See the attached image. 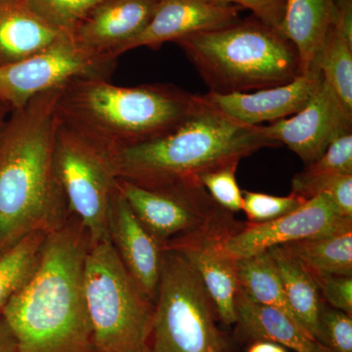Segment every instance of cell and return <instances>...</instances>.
<instances>
[{
	"mask_svg": "<svg viewBox=\"0 0 352 352\" xmlns=\"http://www.w3.org/2000/svg\"><path fill=\"white\" fill-rule=\"evenodd\" d=\"M159 0H105L69 32L85 50L113 63V51L144 30Z\"/></svg>",
	"mask_w": 352,
	"mask_h": 352,
	"instance_id": "17",
	"label": "cell"
},
{
	"mask_svg": "<svg viewBox=\"0 0 352 352\" xmlns=\"http://www.w3.org/2000/svg\"><path fill=\"white\" fill-rule=\"evenodd\" d=\"M270 147L280 144L266 138L261 126L242 124L203 97L200 107L173 131L110 157L117 178L144 188L166 190L203 185L205 173L239 164Z\"/></svg>",
	"mask_w": 352,
	"mask_h": 352,
	"instance_id": "3",
	"label": "cell"
},
{
	"mask_svg": "<svg viewBox=\"0 0 352 352\" xmlns=\"http://www.w3.org/2000/svg\"><path fill=\"white\" fill-rule=\"evenodd\" d=\"M46 233L29 234L0 252V315L18 289L27 282L38 263Z\"/></svg>",
	"mask_w": 352,
	"mask_h": 352,
	"instance_id": "25",
	"label": "cell"
},
{
	"mask_svg": "<svg viewBox=\"0 0 352 352\" xmlns=\"http://www.w3.org/2000/svg\"><path fill=\"white\" fill-rule=\"evenodd\" d=\"M261 129L270 140L288 146L307 166L320 157L336 139L351 133L352 113L323 80L300 112Z\"/></svg>",
	"mask_w": 352,
	"mask_h": 352,
	"instance_id": "13",
	"label": "cell"
},
{
	"mask_svg": "<svg viewBox=\"0 0 352 352\" xmlns=\"http://www.w3.org/2000/svg\"><path fill=\"white\" fill-rule=\"evenodd\" d=\"M244 223L236 221L226 212L200 231L171 241L163 250L182 254L197 271L214 302L220 320L226 325L236 323L235 298L239 285L237 261L224 249V241Z\"/></svg>",
	"mask_w": 352,
	"mask_h": 352,
	"instance_id": "12",
	"label": "cell"
},
{
	"mask_svg": "<svg viewBox=\"0 0 352 352\" xmlns=\"http://www.w3.org/2000/svg\"><path fill=\"white\" fill-rule=\"evenodd\" d=\"M210 91L243 94L279 87L302 75L294 44L254 15L175 41Z\"/></svg>",
	"mask_w": 352,
	"mask_h": 352,
	"instance_id": "5",
	"label": "cell"
},
{
	"mask_svg": "<svg viewBox=\"0 0 352 352\" xmlns=\"http://www.w3.org/2000/svg\"><path fill=\"white\" fill-rule=\"evenodd\" d=\"M240 6L220 0H159L144 30L113 51V61L139 47L157 50L199 32L212 31L241 19Z\"/></svg>",
	"mask_w": 352,
	"mask_h": 352,
	"instance_id": "14",
	"label": "cell"
},
{
	"mask_svg": "<svg viewBox=\"0 0 352 352\" xmlns=\"http://www.w3.org/2000/svg\"><path fill=\"white\" fill-rule=\"evenodd\" d=\"M237 280L239 289L252 302L276 308L296 320L287 302L276 263L270 251L238 259Z\"/></svg>",
	"mask_w": 352,
	"mask_h": 352,
	"instance_id": "23",
	"label": "cell"
},
{
	"mask_svg": "<svg viewBox=\"0 0 352 352\" xmlns=\"http://www.w3.org/2000/svg\"><path fill=\"white\" fill-rule=\"evenodd\" d=\"M88 245L80 223L46 233L31 276L1 314L19 352H95L83 289Z\"/></svg>",
	"mask_w": 352,
	"mask_h": 352,
	"instance_id": "1",
	"label": "cell"
},
{
	"mask_svg": "<svg viewBox=\"0 0 352 352\" xmlns=\"http://www.w3.org/2000/svg\"><path fill=\"white\" fill-rule=\"evenodd\" d=\"M203 103L173 85H113L105 76H80L60 90V122L113 155L149 142L179 126Z\"/></svg>",
	"mask_w": 352,
	"mask_h": 352,
	"instance_id": "4",
	"label": "cell"
},
{
	"mask_svg": "<svg viewBox=\"0 0 352 352\" xmlns=\"http://www.w3.org/2000/svg\"><path fill=\"white\" fill-rule=\"evenodd\" d=\"M117 188L162 249L171 241L206 228L227 212L204 185L148 189L117 178Z\"/></svg>",
	"mask_w": 352,
	"mask_h": 352,
	"instance_id": "10",
	"label": "cell"
},
{
	"mask_svg": "<svg viewBox=\"0 0 352 352\" xmlns=\"http://www.w3.org/2000/svg\"><path fill=\"white\" fill-rule=\"evenodd\" d=\"M294 193L310 199L326 194L344 217L352 219V175H333L300 178L292 180Z\"/></svg>",
	"mask_w": 352,
	"mask_h": 352,
	"instance_id": "26",
	"label": "cell"
},
{
	"mask_svg": "<svg viewBox=\"0 0 352 352\" xmlns=\"http://www.w3.org/2000/svg\"><path fill=\"white\" fill-rule=\"evenodd\" d=\"M61 87L36 95L7 120L0 138V252L59 226L68 208L55 166Z\"/></svg>",
	"mask_w": 352,
	"mask_h": 352,
	"instance_id": "2",
	"label": "cell"
},
{
	"mask_svg": "<svg viewBox=\"0 0 352 352\" xmlns=\"http://www.w3.org/2000/svg\"><path fill=\"white\" fill-rule=\"evenodd\" d=\"M238 166L239 164H229L201 176V184L212 200L232 214L240 212L243 208V192L236 179Z\"/></svg>",
	"mask_w": 352,
	"mask_h": 352,
	"instance_id": "29",
	"label": "cell"
},
{
	"mask_svg": "<svg viewBox=\"0 0 352 352\" xmlns=\"http://www.w3.org/2000/svg\"><path fill=\"white\" fill-rule=\"evenodd\" d=\"M311 275L318 285L324 302H327L331 307L352 315V276Z\"/></svg>",
	"mask_w": 352,
	"mask_h": 352,
	"instance_id": "32",
	"label": "cell"
},
{
	"mask_svg": "<svg viewBox=\"0 0 352 352\" xmlns=\"http://www.w3.org/2000/svg\"><path fill=\"white\" fill-rule=\"evenodd\" d=\"M311 274L352 276V230L281 245Z\"/></svg>",
	"mask_w": 352,
	"mask_h": 352,
	"instance_id": "22",
	"label": "cell"
},
{
	"mask_svg": "<svg viewBox=\"0 0 352 352\" xmlns=\"http://www.w3.org/2000/svg\"><path fill=\"white\" fill-rule=\"evenodd\" d=\"M352 315L324 305L318 342L329 352H352Z\"/></svg>",
	"mask_w": 352,
	"mask_h": 352,
	"instance_id": "31",
	"label": "cell"
},
{
	"mask_svg": "<svg viewBox=\"0 0 352 352\" xmlns=\"http://www.w3.org/2000/svg\"><path fill=\"white\" fill-rule=\"evenodd\" d=\"M268 251L279 270L289 310L302 327L318 340L320 315L325 305L318 285L309 271L281 245Z\"/></svg>",
	"mask_w": 352,
	"mask_h": 352,
	"instance_id": "21",
	"label": "cell"
},
{
	"mask_svg": "<svg viewBox=\"0 0 352 352\" xmlns=\"http://www.w3.org/2000/svg\"><path fill=\"white\" fill-rule=\"evenodd\" d=\"M109 235L120 261L141 291L156 300L163 249L116 190L109 212Z\"/></svg>",
	"mask_w": 352,
	"mask_h": 352,
	"instance_id": "16",
	"label": "cell"
},
{
	"mask_svg": "<svg viewBox=\"0 0 352 352\" xmlns=\"http://www.w3.org/2000/svg\"><path fill=\"white\" fill-rule=\"evenodd\" d=\"M333 175H352V132L336 139L320 157L305 166L296 176L310 178Z\"/></svg>",
	"mask_w": 352,
	"mask_h": 352,
	"instance_id": "30",
	"label": "cell"
},
{
	"mask_svg": "<svg viewBox=\"0 0 352 352\" xmlns=\"http://www.w3.org/2000/svg\"><path fill=\"white\" fill-rule=\"evenodd\" d=\"M308 199L292 192L288 196H273L259 192H243V208L248 222L266 223L302 207Z\"/></svg>",
	"mask_w": 352,
	"mask_h": 352,
	"instance_id": "28",
	"label": "cell"
},
{
	"mask_svg": "<svg viewBox=\"0 0 352 352\" xmlns=\"http://www.w3.org/2000/svg\"><path fill=\"white\" fill-rule=\"evenodd\" d=\"M322 82L321 72L314 66L293 82L279 87L243 94L208 92L203 97L228 117L248 126H258L263 122H277L300 112Z\"/></svg>",
	"mask_w": 352,
	"mask_h": 352,
	"instance_id": "15",
	"label": "cell"
},
{
	"mask_svg": "<svg viewBox=\"0 0 352 352\" xmlns=\"http://www.w3.org/2000/svg\"><path fill=\"white\" fill-rule=\"evenodd\" d=\"M83 289L95 352H146L155 303L141 291L111 240L89 244Z\"/></svg>",
	"mask_w": 352,
	"mask_h": 352,
	"instance_id": "6",
	"label": "cell"
},
{
	"mask_svg": "<svg viewBox=\"0 0 352 352\" xmlns=\"http://www.w3.org/2000/svg\"><path fill=\"white\" fill-rule=\"evenodd\" d=\"M314 66L340 103L352 113V32L333 21Z\"/></svg>",
	"mask_w": 352,
	"mask_h": 352,
	"instance_id": "24",
	"label": "cell"
},
{
	"mask_svg": "<svg viewBox=\"0 0 352 352\" xmlns=\"http://www.w3.org/2000/svg\"><path fill=\"white\" fill-rule=\"evenodd\" d=\"M63 34L39 17L28 0H0V66L31 56Z\"/></svg>",
	"mask_w": 352,
	"mask_h": 352,
	"instance_id": "18",
	"label": "cell"
},
{
	"mask_svg": "<svg viewBox=\"0 0 352 352\" xmlns=\"http://www.w3.org/2000/svg\"><path fill=\"white\" fill-rule=\"evenodd\" d=\"M0 352H19L17 340L2 315H0Z\"/></svg>",
	"mask_w": 352,
	"mask_h": 352,
	"instance_id": "34",
	"label": "cell"
},
{
	"mask_svg": "<svg viewBox=\"0 0 352 352\" xmlns=\"http://www.w3.org/2000/svg\"><path fill=\"white\" fill-rule=\"evenodd\" d=\"M10 113V109L0 101V138H1L2 133H3L4 127H6Z\"/></svg>",
	"mask_w": 352,
	"mask_h": 352,
	"instance_id": "36",
	"label": "cell"
},
{
	"mask_svg": "<svg viewBox=\"0 0 352 352\" xmlns=\"http://www.w3.org/2000/svg\"><path fill=\"white\" fill-rule=\"evenodd\" d=\"M55 166L67 207L80 219L89 244L110 240L109 212L117 190L110 155L60 122Z\"/></svg>",
	"mask_w": 352,
	"mask_h": 352,
	"instance_id": "8",
	"label": "cell"
},
{
	"mask_svg": "<svg viewBox=\"0 0 352 352\" xmlns=\"http://www.w3.org/2000/svg\"><path fill=\"white\" fill-rule=\"evenodd\" d=\"M352 230V219L344 217L326 194L308 199L294 212L266 223H245L224 241V249L236 261L271 248Z\"/></svg>",
	"mask_w": 352,
	"mask_h": 352,
	"instance_id": "11",
	"label": "cell"
},
{
	"mask_svg": "<svg viewBox=\"0 0 352 352\" xmlns=\"http://www.w3.org/2000/svg\"><path fill=\"white\" fill-rule=\"evenodd\" d=\"M113 63L76 43L69 32L31 56L0 66V101L17 110L36 95L80 76H105ZM106 78V76H105Z\"/></svg>",
	"mask_w": 352,
	"mask_h": 352,
	"instance_id": "9",
	"label": "cell"
},
{
	"mask_svg": "<svg viewBox=\"0 0 352 352\" xmlns=\"http://www.w3.org/2000/svg\"><path fill=\"white\" fill-rule=\"evenodd\" d=\"M248 352H288L284 346L270 340H256L248 349Z\"/></svg>",
	"mask_w": 352,
	"mask_h": 352,
	"instance_id": "35",
	"label": "cell"
},
{
	"mask_svg": "<svg viewBox=\"0 0 352 352\" xmlns=\"http://www.w3.org/2000/svg\"><path fill=\"white\" fill-rule=\"evenodd\" d=\"M105 0H28L32 10L55 29L72 32L95 6Z\"/></svg>",
	"mask_w": 352,
	"mask_h": 352,
	"instance_id": "27",
	"label": "cell"
},
{
	"mask_svg": "<svg viewBox=\"0 0 352 352\" xmlns=\"http://www.w3.org/2000/svg\"><path fill=\"white\" fill-rule=\"evenodd\" d=\"M251 11L252 15L279 30L285 13L286 0H220ZM281 32V31H280Z\"/></svg>",
	"mask_w": 352,
	"mask_h": 352,
	"instance_id": "33",
	"label": "cell"
},
{
	"mask_svg": "<svg viewBox=\"0 0 352 352\" xmlns=\"http://www.w3.org/2000/svg\"><path fill=\"white\" fill-rule=\"evenodd\" d=\"M336 0H286L280 31L298 51L302 73L314 66L333 22Z\"/></svg>",
	"mask_w": 352,
	"mask_h": 352,
	"instance_id": "20",
	"label": "cell"
},
{
	"mask_svg": "<svg viewBox=\"0 0 352 352\" xmlns=\"http://www.w3.org/2000/svg\"><path fill=\"white\" fill-rule=\"evenodd\" d=\"M235 310L236 323L252 339L270 340L296 352H329L289 315L252 302L241 289L236 294Z\"/></svg>",
	"mask_w": 352,
	"mask_h": 352,
	"instance_id": "19",
	"label": "cell"
},
{
	"mask_svg": "<svg viewBox=\"0 0 352 352\" xmlns=\"http://www.w3.org/2000/svg\"><path fill=\"white\" fill-rule=\"evenodd\" d=\"M217 309L193 266L163 250L161 276L146 352H222L223 333Z\"/></svg>",
	"mask_w": 352,
	"mask_h": 352,
	"instance_id": "7",
	"label": "cell"
}]
</instances>
